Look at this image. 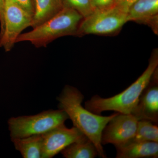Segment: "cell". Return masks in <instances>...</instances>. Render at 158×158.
I'll use <instances>...</instances> for the list:
<instances>
[{"label": "cell", "instance_id": "9", "mask_svg": "<svg viewBox=\"0 0 158 158\" xmlns=\"http://www.w3.org/2000/svg\"><path fill=\"white\" fill-rule=\"evenodd\" d=\"M156 71L153 81L152 77L141 94L137 107L131 114L139 120H148L156 123L158 122V85Z\"/></svg>", "mask_w": 158, "mask_h": 158}, {"label": "cell", "instance_id": "2", "mask_svg": "<svg viewBox=\"0 0 158 158\" xmlns=\"http://www.w3.org/2000/svg\"><path fill=\"white\" fill-rule=\"evenodd\" d=\"M158 65V51L156 50L152 55L147 68L129 87L121 93L108 98H102L98 95L94 96L85 102V108L98 115L106 111L131 114L137 107L141 94L157 69Z\"/></svg>", "mask_w": 158, "mask_h": 158}, {"label": "cell", "instance_id": "5", "mask_svg": "<svg viewBox=\"0 0 158 158\" xmlns=\"http://www.w3.org/2000/svg\"><path fill=\"white\" fill-rule=\"evenodd\" d=\"M128 21L127 12L116 6L105 10H95L82 20L79 26L77 36L111 34L121 29Z\"/></svg>", "mask_w": 158, "mask_h": 158}, {"label": "cell", "instance_id": "6", "mask_svg": "<svg viewBox=\"0 0 158 158\" xmlns=\"http://www.w3.org/2000/svg\"><path fill=\"white\" fill-rule=\"evenodd\" d=\"M32 18L13 0H5L4 27L0 34V47L6 52L11 51L22 32L31 27Z\"/></svg>", "mask_w": 158, "mask_h": 158}, {"label": "cell", "instance_id": "3", "mask_svg": "<svg viewBox=\"0 0 158 158\" xmlns=\"http://www.w3.org/2000/svg\"><path fill=\"white\" fill-rule=\"evenodd\" d=\"M83 19L76 10L64 7L54 17L32 31L21 34L16 43L27 41L36 48L45 47L59 37L77 35L79 26Z\"/></svg>", "mask_w": 158, "mask_h": 158}, {"label": "cell", "instance_id": "20", "mask_svg": "<svg viewBox=\"0 0 158 158\" xmlns=\"http://www.w3.org/2000/svg\"><path fill=\"white\" fill-rule=\"evenodd\" d=\"M5 0H0V34L2 33L4 27V10Z\"/></svg>", "mask_w": 158, "mask_h": 158}, {"label": "cell", "instance_id": "18", "mask_svg": "<svg viewBox=\"0 0 158 158\" xmlns=\"http://www.w3.org/2000/svg\"><path fill=\"white\" fill-rule=\"evenodd\" d=\"M15 2L32 15L34 12V0H13Z\"/></svg>", "mask_w": 158, "mask_h": 158}, {"label": "cell", "instance_id": "1", "mask_svg": "<svg viewBox=\"0 0 158 158\" xmlns=\"http://www.w3.org/2000/svg\"><path fill=\"white\" fill-rule=\"evenodd\" d=\"M84 98V95L78 89L66 85L57 98L58 107L66 113L73 126L94 144L99 156L106 158L101 143L102 133L108 123L118 113L109 116L94 114L82 106Z\"/></svg>", "mask_w": 158, "mask_h": 158}, {"label": "cell", "instance_id": "4", "mask_svg": "<svg viewBox=\"0 0 158 158\" xmlns=\"http://www.w3.org/2000/svg\"><path fill=\"white\" fill-rule=\"evenodd\" d=\"M62 110H48L35 115L11 117L8 120L11 138H22L35 135H42L64 124L68 119Z\"/></svg>", "mask_w": 158, "mask_h": 158}, {"label": "cell", "instance_id": "11", "mask_svg": "<svg viewBox=\"0 0 158 158\" xmlns=\"http://www.w3.org/2000/svg\"><path fill=\"white\" fill-rule=\"evenodd\" d=\"M116 148L117 158H156L158 156V143L154 141L131 140Z\"/></svg>", "mask_w": 158, "mask_h": 158}, {"label": "cell", "instance_id": "13", "mask_svg": "<svg viewBox=\"0 0 158 158\" xmlns=\"http://www.w3.org/2000/svg\"><path fill=\"white\" fill-rule=\"evenodd\" d=\"M15 148L24 158H42V137L35 135L22 138H11Z\"/></svg>", "mask_w": 158, "mask_h": 158}, {"label": "cell", "instance_id": "14", "mask_svg": "<svg viewBox=\"0 0 158 158\" xmlns=\"http://www.w3.org/2000/svg\"><path fill=\"white\" fill-rule=\"evenodd\" d=\"M61 152L65 158H94L98 156L94 144L87 138L70 144Z\"/></svg>", "mask_w": 158, "mask_h": 158}, {"label": "cell", "instance_id": "19", "mask_svg": "<svg viewBox=\"0 0 158 158\" xmlns=\"http://www.w3.org/2000/svg\"><path fill=\"white\" fill-rule=\"evenodd\" d=\"M138 0H116V6L128 13L129 9Z\"/></svg>", "mask_w": 158, "mask_h": 158}, {"label": "cell", "instance_id": "17", "mask_svg": "<svg viewBox=\"0 0 158 158\" xmlns=\"http://www.w3.org/2000/svg\"><path fill=\"white\" fill-rule=\"evenodd\" d=\"M93 11L105 10L116 6V0H90Z\"/></svg>", "mask_w": 158, "mask_h": 158}, {"label": "cell", "instance_id": "16", "mask_svg": "<svg viewBox=\"0 0 158 158\" xmlns=\"http://www.w3.org/2000/svg\"><path fill=\"white\" fill-rule=\"evenodd\" d=\"M63 6L79 12L84 18L93 12L90 0H63Z\"/></svg>", "mask_w": 158, "mask_h": 158}, {"label": "cell", "instance_id": "7", "mask_svg": "<svg viewBox=\"0 0 158 158\" xmlns=\"http://www.w3.org/2000/svg\"><path fill=\"white\" fill-rule=\"evenodd\" d=\"M139 120L132 114L118 113L106 125L102 133V144L123 145L134 138Z\"/></svg>", "mask_w": 158, "mask_h": 158}, {"label": "cell", "instance_id": "12", "mask_svg": "<svg viewBox=\"0 0 158 158\" xmlns=\"http://www.w3.org/2000/svg\"><path fill=\"white\" fill-rule=\"evenodd\" d=\"M34 12L31 27H38L64 8L63 0H34Z\"/></svg>", "mask_w": 158, "mask_h": 158}, {"label": "cell", "instance_id": "8", "mask_svg": "<svg viewBox=\"0 0 158 158\" xmlns=\"http://www.w3.org/2000/svg\"><path fill=\"white\" fill-rule=\"evenodd\" d=\"M42 158H52L74 142L87 138L77 128H68L65 124L41 135Z\"/></svg>", "mask_w": 158, "mask_h": 158}, {"label": "cell", "instance_id": "15", "mask_svg": "<svg viewBox=\"0 0 158 158\" xmlns=\"http://www.w3.org/2000/svg\"><path fill=\"white\" fill-rule=\"evenodd\" d=\"M153 123L148 120H139L135 135L132 140L158 142V127Z\"/></svg>", "mask_w": 158, "mask_h": 158}, {"label": "cell", "instance_id": "10", "mask_svg": "<svg viewBox=\"0 0 158 158\" xmlns=\"http://www.w3.org/2000/svg\"><path fill=\"white\" fill-rule=\"evenodd\" d=\"M158 0H138L128 11L129 21L148 24L158 33Z\"/></svg>", "mask_w": 158, "mask_h": 158}]
</instances>
